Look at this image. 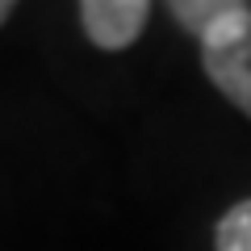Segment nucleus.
<instances>
[{"instance_id":"nucleus-1","label":"nucleus","mask_w":251,"mask_h":251,"mask_svg":"<svg viewBox=\"0 0 251 251\" xmlns=\"http://www.w3.org/2000/svg\"><path fill=\"white\" fill-rule=\"evenodd\" d=\"M80 25L97 50H126L134 46L138 34L151 21V4L147 0H84L80 9Z\"/></svg>"},{"instance_id":"nucleus-2","label":"nucleus","mask_w":251,"mask_h":251,"mask_svg":"<svg viewBox=\"0 0 251 251\" xmlns=\"http://www.w3.org/2000/svg\"><path fill=\"white\" fill-rule=\"evenodd\" d=\"M201 67H205L209 84L243 117H251V21L239 34H230L226 42L201 46Z\"/></svg>"},{"instance_id":"nucleus-3","label":"nucleus","mask_w":251,"mask_h":251,"mask_svg":"<svg viewBox=\"0 0 251 251\" xmlns=\"http://www.w3.org/2000/svg\"><path fill=\"white\" fill-rule=\"evenodd\" d=\"M168 13L176 17V25L184 34H193L201 46L226 42L230 34H239L251 21L247 0H172Z\"/></svg>"},{"instance_id":"nucleus-4","label":"nucleus","mask_w":251,"mask_h":251,"mask_svg":"<svg viewBox=\"0 0 251 251\" xmlns=\"http://www.w3.org/2000/svg\"><path fill=\"white\" fill-rule=\"evenodd\" d=\"M214 251H251V197L234 201L214 226Z\"/></svg>"},{"instance_id":"nucleus-5","label":"nucleus","mask_w":251,"mask_h":251,"mask_svg":"<svg viewBox=\"0 0 251 251\" xmlns=\"http://www.w3.org/2000/svg\"><path fill=\"white\" fill-rule=\"evenodd\" d=\"M9 17H13V4H9V0H0V25H4Z\"/></svg>"}]
</instances>
